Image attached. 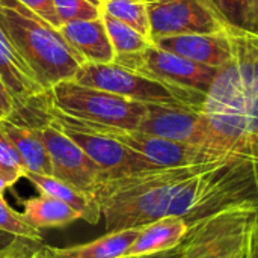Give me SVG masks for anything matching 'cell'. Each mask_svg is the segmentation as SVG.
Masks as SVG:
<instances>
[{"label":"cell","mask_w":258,"mask_h":258,"mask_svg":"<svg viewBox=\"0 0 258 258\" xmlns=\"http://www.w3.org/2000/svg\"><path fill=\"white\" fill-rule=\"evenodd\" d=\"M228 32L233 56L219 68L201 107L209 150L258 163V33Z\"/></svg>","instance_id":"1"},{"label":"cell","mask_w":258,"mask_h":258,"mask_svg":"<svg viewBox=\"0 0 258 258\" xmlns=\"http://www.w3.org/2000/svg\"><path fill=\"white\" fill-rule=\"evenodd\" d=\"M0 14L9 36L45 91L59 82L74 80L85 60L70 47L59 29L18 0H0Z\"/></svg>","instance_id":"2"},{"label":"cell","mask_w":258,"mask_h":258,"mask_svg":"<svg viewBox=\"0 0 258 258\" xmlns=\"http://www.w3.org/2000/svg\"><path fill=\"white\" fill-rule=\"evenodd\" d=\"M44 101L80 121L95 122L122 130H138L147 115V104L107 91L65 80L53 85L42 94Z\"/></svg>","instance_id":"3"},{"label":"cell","mask_w":258,"mask_h":258,"mask_svg":"<svg viewBox=\"0 0 258 258\" xmlns=\"http://www.w3.org/2000/svg\"><path fill=\"white\" fill-rule=\"evenodd\" d=\"M74 82L145 104H180L201 109L206 100V94L166 85L115 62H85L76 73Z\"/></svg>","instance_id":"4"},{"label":"cell","mask_w":258,"mask_h":258,"mask_svg":"<svg viewBox=\"0 0 258 258\" xmlns=\"http://www.w3.org/2000/svg\"><path fill=\"white\" fill-rule=\"evenodd\" d=\"M258 210L230 209L189 227L178 258H239L246 251Z\"/></svg>","instance_id":"5"},{"label":"cell","mask_w":258,"mask_h":258,"mask_svg":"<svg viewBox=\"0 0 258 258\" xmlns=\"http://www.w3.org/2000/svg\"><path fill=\"white\" fill-rule=\"evenodd\" d=\"M21 109L30 113L26 119L38 121L30 122V125L38 130L47 148L51 160V175L80 190L92 194L94 189L106 180V174L71 138L47 121L41 95L29 101L26 106H21Z\"/></svg>","instance_id":"6"},{"label":"cell","mask_w":258,"mask_h":258,"mask_svg":"<svg viewBox=\"0 0 258 258\" xmlns=\"http://www.w3.org/2000/svg\"><path fill=\"white\" fill-rule=\"evenodd\" d=\"M45 118L50 124L62 130L68 138H71L106 174V178L124 177L130 174L154 171L156 168L144 156L125 147L124 144L115 141L101 133L86 130L74 124L67 115L50 107L41 95Z\"/></svg>","instance_id":"7"},{"label":"cell","mask_w":258,"mask_h":258,"mask_svg":"<svg viewBox=\"0 0 258 258\" xmlns=\"http://www.w3.org/2000/svg\"><path fill=\"white\" fill-rule=\"evenodd\" d=\"M68 118L74 124H77V125L86 128V130H91V132L101 133V135H106L109 138H113L115 141L124 144L125 147H128L133 151L144 156L148 162H151L159 169L192 166V165L210 163V162H218V160H222V159H228V157L221 156V154H218V153H215V151H212V150H209L206 147L163 139V138H159V136L142 133L139 130H122V128L107 127V125H101V124H95V122L80 121V119H76V118H71V116H68ZM231 157H234V156H231Z\"/></svg>","instance_id":"8"},{"label":"cell","mask_w":258,"mask_h":258,"mask_svg":"<svg viewBox=\"0 0 258 258\" xmlns=\"http://www.w3.org/2000/svg\"><path fill=\"white\" fill-rule=\"evenodd\" d=\"M113 62L166 85L198 91L206 95L219 71V68L189 60L178 54L162 50L154 44L139 53L118 54L115 56Z\"/></svg>","instance_id":"9"},{"label":"cell","mask_w":258,"mask_h":258,"mask_svg":"<svg viewBox=\"0 0 258 258\" xmlns=\"http://www.w3.org/2000/svg\"><path fill=\"white\" fill-rule=\"evenodd\" d=\"M151 41L186 33L228 30L209 0H145Z\"/></svg>","instance_id":"10"},{"label":"cell","mask_w":258,"mask_h":258,"mask_svg":"<svg viewBox=\"0 0 258 258\" xmlns=\"http://www.w3.org/2000/svg\"><path fill=\"white\" fill-rule=\"evenodd\" d=\"M139 132L209 148V130L201 109L180 104H147Z\"/></svg>","instance_id":"11"},{"label":"cell","mask_w":258,"mask_h":258,"mask_svg":"<svg viewBox=\"0 0 258 258\" xmlns=\"http://www.w3.org/2000/svg\"><path fill=\"white\" fill-rule=\"evenodd\" d=\"M0 79L14 100V109L45 92L33 70L14 44L0 14Z\"/></svg>","instance_id":"12"},{"label":"cell","mask_w":258,"mask_h":258,"mask_svg":"<svg viewBox=\"0 0 258 258\" xmlns=\"http://www.w3.org/2000/svg\"><path fill=\"white\" fill-rule=\"evenodd\" d=\"M153 44L162 50L213 68H222L233 56L228 30L165 36L153 41Z\"/></svg>","instance_id":"13"},{"label":"cell","mask_w":258,"mask_h":258,"mask_svg":"<svg viewBox=\"0 0 258 258\" xmlns=\"http://www.w3.org/2000/svg\"><path fill=\"white\" fill-rule=\"evenodd\" d=\"M59 32L85 62L110 63L115 60V50L103 18L68 21L60 24Z\"/></svg>","instance_id":"14"},{"label":"cell","mask_w":258,"mask_h":258,"mask_svg":"<svg viewBox=\"0 0 258 258\" xmlns=\"http://www.w3.org/2000/svg\"><path fill=\"white\" fill-rule=\"evenodd\" d=\"M0 132L18 151L26 171L42 175H51V160L38 130L26 122L12 118L0 119Z\"/></svg>","instance_id":"15"},{"label":"cell","mask_w":258,"mask_h":258,"mask_svg":"<svg viewBox=\"0 0 258 258\" xmlns=\"http://www.w3.org/2000/svg\"><path fill=\"white\" fill-rule=\"evenodd\" d=\"M145 227V225H144ZM144 227L127 228L119 231H110L104 236L82 245L54 248L44 246L45 258H121L139 236Z\"/></svg>","instance_id":"16"},{"label":"cell","mask_w":258,"mask_h":258,"mask_svg":"<svg viewBox=\"0 0 258 258\" xmlns=\"http://www.w3.org/2000/svg\"><path fill=\"white\" fill-rule=\"evenodd\" d=\"M189 231V225L184 219L175 216H166L157 219L142 228L127 255H147L174 249L181 245L186 234Z\"/></svg>","instance_id":"17"},{"label":"cell","mask_w":258,"mask_h":258,"mask_svg":"<svg viewBox=\"0 0 258 258\" xmlns=\"http://www.w3.org/2000/svg\"><path fill=\"white\" fill-rule=\"evenodd\" d=\"M24 178L29 180L39 190V194L57 198L67 203L68 206H71L73 209H76L80 213L82 219L86 221L88 224L97 225L100 222L101 210L92 194L80 190L53 175H42V174L26 171Z\"/></svg>","instance_id":"18"},{"label":"cell","mask_w":258,"mask_h":258,"mask_svg":"<svg viewBox=\"0 0 258 258\" xmlns=\"http://www.w3.org/2000/svg\"><path fill=\"white\" fill-rule=\"evenodd\" d=\"M23 215L38 230L63 228L82 219L76 209L57 198L44 194L26 200L23 204Z\"/></svg>","instance_id":"19"},{"label":"cell","mask_w":258,"mask_h":258,"mask_svg":"<svg viewBox=\"0 0 258 258\" xmlns=\"http://www.w3.org/2000/svg\"><path fill=\"white\" fill-rule=\"evenodd\" d=\"M228 30L258 33V0H209Z\"/></svg>","instance_id":"20"},{"label":"cell","mask_w":258,"mask_h":258,"mask_svg":"<svg viewBox=\"0 0 258 258\" xmlns=\"http://www.w3.org/2000/svg\"><path fill=\"white\" fill-rule=\"evenodd\" d=\"M101 18L106 26L112 47L115 50V56L139 53V51L147 50L153 44V41L150 38L144 36L142 33H139L138 30L130 27L128 24L110 17L107 14H103Z\"/></svg>","instance_id":"21"},{"label":"cell","mask_w":258,"mask_h":258,"mask_svg":"<svg viewBox=\"0 0 258 258\" xmlns=\"http://www.w3.org/2000/svg\"><path fill=\"white\" fill-rule=\"evenodd\" d=\"M103 14L128 24L151 39V26L145 0H103Z\"/></svg>","instance_id":"22"},{"label":"cell","mask_w":258,"mask_h":258,"mask_svg":"<svg viewBox=\"0 0 258 258\" xmlns=\"http://www.w3.org/2000/svg\"><path fill=\"white\" fill-rule=\"evenodd\" d=\"M0 231L8 233L14 237H20L33 243L42 242L41 230L35 228L23 213L15 212L0 195Z\"/></svg>","instance_id":"23"},{"label":"cell","mask_w":258,"mask_h":258,"mask_svg":"<svg viewBox=\"0 0 258 258\" xmlns=\"http://www.w3.org/2000/svg\"><path fill=\"white\" fill-rule=\"evenodd\" d=\"M60 23L95 20L103 15V0H54Z\"/></svg>","instance_id":"24"},{"label":"cell","mask_w":258,"mask_h":258,"mask_svg":"<svg viewBox=\"0 0 258 258\" xmlns=\"http://www.w3.org/2000/svg\"><path fill=\"white\" fill-rule=\"evenodd\" d=\"M0 169L18 172L23 177L26 174V168L18 151L2 132H0Z\"/></svg>","instance_id":"25"},{"label":"cell","mask_w":258,"mask_h":258,"mask_svg":"<svg viewBox=\"0 0 258 258\" xmlns=\"http://www.w3.org/2000/svg\"><path fill=\"white\" fill-rule=\"evenodd\" d=\"M18 2L23 3L32 12H35L36 15H39L42 20L50 23L53 27H56V29L60 27L62 23H60V18L56 11L54 0H18Z\"/></svg>","instance_id":"26"},{"label":"cell","mask_w":258,"mask_h":258,"mask_svg":"<svg viewBox=\"0 0 258 258\" xmlns=\"http://www.w3.org/2000/svg\"><path fill=\"white\" fill-rule=\"evenodd\" d=\"M26 242L29 240L15 237V240H12L9 245L0 248V258H30L35 249H32Z\"/></svg>","instance_id":"27"},{"label":"cell","mask_w":258,"mask_h":258,"mask_svg":"<svg viewBox=\"0 0 258 258\" xmlns=\"http://www.w3.org/2000/svg\"><path fill=\"white\" fill-rule=\"evenodd\" d=\"M14 110V100L0 79V119L8 118Z\"/></svg>","instance_id":"28"},{"label":"cell","mask_w":258,"mask_h":258,"mask_svg":"<svg viewBox=\"0 0 258 258\" xmlns=\"http://www.w3.org/2000/svg\"><path fill=\"white\" fill-rule=\"evenodd\" d=\"M20 178H23V175L18 174V172L0 169V195H3V192H5L8 187L14 186Z\"/></svg>","instance_id":"29"},{"label":"cell","mask_w":258,"mask_h":258,"mask_svg":"<svg viewBox=\"0 0 258 258\" xmlns=\"http://www.w3.org/2000/svg\"><path fill=\"white\" fill-rule=\"evenodd\" d=\"M246 258H258V219L254 222L249 233L246 245Z\"/></svg>","instance_id":"30"},{"label":"cell","mask_w":258,"mask_h":258,"mask_svg":"<svg viewBox=\"0 0 258 258\" xmlns=\"http://www.w3.org/2000/svg\"><path fill=\"white\" fill-rule=\"evenodd\" d=\"M180 254V246L169 249V251H163V252H156V254H147V255H127V257L121 258H178Z\"/></svg>","instance_id":"31"},{"label":"cell","mask_w":258,"mask_h":258,"mask_svg":"<svg viewBox=\"0 0 258 258\" xmlns=\"http://www.w3.org/2000/svg\"><path fill=\"white\" fill-rule=\"evenodd\" d=\"M30 258H45V252H44V248L41 249H35V252L32 254Z\"/></svg>","instance_id":"32"},{"label":"cell","mask_w":258,"mask_h":258,"mask_svg":"<svg viewBox=\"0 0 258 258\" xmlns=\"http://www.w3.org/2000/svg\"><path fill=\"white\" fill-rule=\"evenodd\" d=\"M239 258H246V251H245V254H242Z\"/></svg>","instance_id":"33"}]
</instances>
